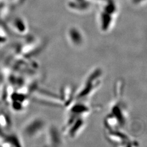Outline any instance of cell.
<instances>
[{"instance_id": "6da1fadb", "label": "cell", "mask_w": 147, "mask_h": 147, "mask_svg": "<svg viewBox=\"0 0 147 147\" xmlns=\"http://www.w3.org/2000/svg\"><path fill=\"white\" fill-rule=\"evenodd\" d=\"M102 75V71L100 69L95 70L89 75L83 85V87L79 90L77 94L79 100H84L98 89L101 82Z\"/></svg>"}]
</instances>
